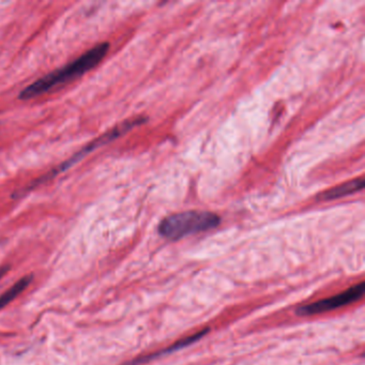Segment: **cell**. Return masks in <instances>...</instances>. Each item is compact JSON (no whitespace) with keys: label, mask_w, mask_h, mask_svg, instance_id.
<instances>
[{"label":"cell","mask_w":365,"mask_h":365,"mask_svg":"<svg viewBox=\"0 0 365 365\" xmlns=\"http://www.w3.org/2000/svg\"><path fill=\"white\" fill-rule=\"evenodd\" d=\"M108 51H110L108 42H102V43L93 46L91 50L85 52L82 56L78 57L72 63H68L65 67L55 70V71L42 76L39 80L35 81L33 84L21 91L19 99L23 100V101L31 100L53 91L56 87L78 80L81 76L98 67L103 61L104 57L108 55Z\"/></svg>","instance_id":"obj_1"},{"label":"cell","mask_w":365,"mask_h":365,"mask_svg":"<svg viewBox=\"0 0 365 365\" xmlns=\"http://www.w3.org/2000/svg\"><path fill=\"white\" fill-rule=\"evenodd\" d=\"M219 215L209 211L191 210L165 217L159 225V234L170 240L206 232L219 225Z\"/></svg>","instance_id":"obj_2"},{"label":"cell","mask_w":365,"mask_h":365,"mask_svg":"<svg viewBox=\"0 0 365 365\" xmlns=\"http://www.w3.org/2000/svg\"><path fill=\"white\" fill-rule=\"evenodd\" d=\"M147 120L146 117L144 116H138L134 117V118L128 119V120L123 121L120 125H116V127L110 129V131L106 132V133L102 134L99 138H95V140H91L89 144H87L84 148L81 149L78 153L73 155V157L70 158L67 161L61 163L58 168H55L54 170H52V173L48 175V176L42 177V178L38 179L37 181L33 183V185L29 187V189H35L36 187H38L39 185H42V183L46 182V181L50 180L53 177L56 176V175L61 174V173H65L66 170L71 168L72 166L76 165V163L81 161V160L84 159L86 155H88L89 153H93V151L97 150L100 147L104 146V145L108 144V143L113 142V140H116V138H120L123 134L129 132L130 130L133 129V128L138 127V125H142L145 121Z\"/></svg>","instance_id":"obj_3"},{"label":"cell","mask_w":365,"mask_h":365,"mask_svg":"<svg viewBox=\"0 0 365 365\" xmlns=\"http://www.w3.org/2000/svg\"><path fill=\"white\" fill-rule=\"evenodd\" d=\"M364 292V282H361V283L352 286L349 289L345 290L341 294H335V296L330 297V298L322 299V300L317 301V302L303 305V307L297 309V314L301 316H309L333 311V309L356 302L359 299L362 298Z\"/></svg>","instance_id":"obj_4"},{"label":"cell","mask_w":365,"mask_h":365,"mask_svg":"<svg viewBox=\"0 0 365 365\" xmlns=\"http://www.w3.org/2000/svg\"><path fill=\"white\" fill-rule=\"evenodd\" d=\"M363 187H364V181H363L362 178L354 179V180L349 181V182L341 183V185H337V187L324 192V193L318 196V200H337V198L351 195V194L356 193V192L361 191Z\"/></svg>","instance_id":"obj_5"},{"label":"cell","mask_w":365,"mask_h":365,"mask_svg":"<svg viewBox=\"0 0 365 365\" xmlns=\"http://www.w3.org/2000/svg\"><path fill=\"white\" fill-rule=\"evenodd\" d=\"M31 281H33V275H27V277H24L20 281L16 282L5 294H1L0 296V309L7 307L16 297L20 296L31 285Z\"/></svg>","instance_id":"obj_6"},{"label":"cell","mask_w":365,"mask_h":365,"mask_svg":"<svg viewBox=\"0 0 365 365\" xmlns=\"http://www.w3.org/2000/svg\"><path fill=\"white\" fill-rule=\"evenodd\" d=\"M8 269H9V267H3V268H0V279L7 273Z\"/></svg>","instance_id":"obj_7"}]
</instances>
